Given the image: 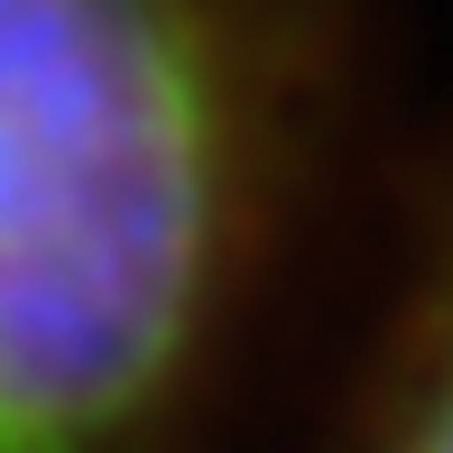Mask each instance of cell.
I'll list each match as a JSON object with an SVG mask.
<instances>
[{
  "label": "cell",
  "mask_w": 453,
  "mask_h": 453,
  "mask_svg": "<svg viewBox=\"0 0 453 453\" xmlns=\"http://www.w3.org/2000/svg\"><path fill=\"white\" fill-rule=\"evenodd\" d=\"M278 176L259 0H0V453H167Z\"/></svg>",
  "instance_id": "1"
},
{
  "label": "cell",
  "mask_w": 453,
  "mask_h": 453,
  "mask_svg": "<svg viewBox=\"0 0 453 453\" xmlns=\"http://www.w3.org/2000/svg\"><path fill=\"white\" fill-rule=\"evenodd\" d=\"M361 453H453V241L417 278L398 334H388Z\"/></svg>",
  "instance_id": "2"
}]
</instances>
